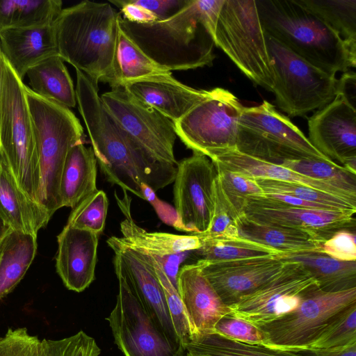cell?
Here are the masks:
<instances>
[{"label": "cell", "instance_id": "cell-1", "mask_svg": "<svg viewBox=\"0 0 356 356\" xmlns=\"http://www.w3.org/2000/svg\"><path fill=\"white\" fill-rule=\"evenodd\" d=\"M76 72L78 108L106 180L143 200H145V186L155 193L173 182L177 165L163 164L149 157L106 113L98 86L80 70Z\"/></svg>", "mask_w": 356, "mask_h": 356}, {"label": "cell", "instance_id": "cell-2", "mask_svg": "<svg viewBox=\"0 0 356 356\" xmlns=\"http://www.w3.org/2000/svg\"><path fill=\"white\" fill-rule=\"evenodd\" d=\"M223 2L189 0L170 18L146 24L129 22L120 14L118 24L147 56L169 71L211 66L215 26Z\"/></svg>", "mask_w": 356, "mask_h": 356}, {"label": "cell", "instance_id": "cell-3", "mask_svg": "<svg viewBox=\"0 0 356 356\" xmlns=\"http://www.w3.org/2000/svg\"><path fill=\"white\" fill-rule=\"evenodd\" d=\"M264 29L291 51L332 74L355 67L356 42L343 40L297 0H256Z\"/></svg>", "mask_w": 356, "mask_h": 356}, {"label": "cell", "instance_id": "cell-4", "mask_svg": "<svg viewBox=\"0 0 356 356\" xmlns=\"http://www.w3.org/2000/svg\"><path fill=\"white\" fill-rule=\"evenodd\" d=\"M119 15L108 3L86 0L63 8L53 24L58 56L97 86L111 70Z\"/></svg>", "mask_w": 356, "mask_h": 356}, {"label": "cell", "instance_id": "cell-5", "mask_svg": "<svg viewBox=\"0 0 356 356\" xmlns=\"http://www.w3.org/2000/svg\"><path fill=\"white\" fill-rule=\"evenodd\" d=\"M34 129L41 173L40 204L51 217L61 208L59 188L67 154L84 143L79 120L72 111L24 86Z\"/></svg>", "mask_w": 356, "mask_h": 356}, {"label": "cell", "instance_id": "cell-6", "mask_svg": "<svg viewBox=\"0 0 356 356\" xmlns=\"http://www.w3.org/2000/svg\"><path fill=\"white\" fill-rule=\"evenodd\" d=\"M24 86L23 81L3 56L0 103L1 152L19 186L30 198L40 204V161Z\"/></svg>", "mask_w": 356, "mask_h": 356}, {"label": "cell", "instance_id": "cell-7", "mask_svg": "<svg viewBox=\"0 0 356 356\" xmlns=\"http://www.w3.org/2000/svg\"><path fill=\"white\" fill-rule=\"evenodd\" d=\"M213 39L248 78L273 91L275 73L255 0H224Z\"/></svg>", "mask_w": 356, "mask_h": 356}, {"label": "cell", "instance_id": "cell-8", "mask_svg": "<svg viewBox=\"0 0 356 356\" xmlns=\"http://www.w3.org/2000/svg\"><path fill=\"white\" fill-rule=\"evenodd\" d=\"M235 148L277 165L302 159L335 163L316 149L289 118L267 101L256 106H244L238 122Z\"/></svg>", "mask_w": 356, "mask_h": 356}, {"label": "cell", "instance_id": "cell-9", "mask_svg": "<svg viewBox=\"0 0 356 356\" xmlns=\"http://www.w3.org/2000/svg\"><path fill=\"white\" fill-rule=\"evenodd\" d=\"M275 73L273 92L278 107L291 117L319 110L337 96L338 79L315 67L266 34Z\"/></svg>", "mask_w": 356, "mask_h": 356}, {"label": "cell", "instance_id": "cell-10", "mask_svg": "<svg viewBox=\"0 0 356 356\" xmlns=\"http://www.w3.org/2000/svg\"><path fill=\"white\" fill-rule=\"evenodd\" d=\"M355 303L356 288L325 292L314 285L302 294L295 309L260 327L268 335V347L301 352L339 312Z\"/></svg>", "mask_w": 356, "mask_h": 356}, {"label": "cell", "instance_id": "cell-11", "mask_svg": "<svg viewBox=\"0 0 356 356\" xmlns=\"http://www.w3.org/2000/svg\"><path fill=\"white\" fill-rule=\"evenodd\" d=\"M243 108L230 91L209 90L201 102L174 122L177 136L193 152L208 158L218 151L235 148Z\"/></svg>", "mask_w": 356, "mask_h": 356}, {"label": "cell", "instance_id": "cell-12", "mask_svg": "<svg viewBox=\"0 0 356 356\" xmlns=\"http://www.w3.org/2000/svg\"><path fill=\"white\" fill-rule=\"evenodd\" d=\"M102 106L120 128L154 161L177 165L174 122L123 88L100 95Z\"/></svg>", "mask_w": 356, "mask_h": 356}, {"label": "cell", "instance_id": "cell-13", "mask_svg": "<svg viewBox=\"0 0 356 356\" xmlns=\"http://www.w3.org/2000/svg\"><path fill=\"white\" fill-rule=\"evenodd\" d=\"M118 280L116 303L106 320L115 344L124 356H184L182 345L171 340L147 313L125 277Z\"/></svg>", "mask_w": 356, "mask_h": 356}, {"label": "cell", "instance_id": "cell-14", "mask_svg": "<svg viewBox=\"0 0 356 356\" xmlns=\"http://www.w3.org/2000/svg\"><path fill=\"white\" fill-rule=\"evenodd\" d=\"M216 175L214 164L204 154L193 152L178 162L173 190L177 229L192 235L208 230L213 213Z\"/></svg>", "mask_w": 356, "mask_h": 356}, {"label": "cell", "instance_id": "cell-15", "mask_svg": "<svg viewBox=\"0 0 356 356\" xmlns=\"http://www.w3.org/2000/svg\"><path fill=\"white\" fill-rule=\"evenodd\" d=\"M318 285L309 273L296 262H285L273 278L229 306V316L261 327L295 309L302 294Z\"/></svg>", "mask_w": 356, "mask_h": 356}, {"label": "cell", "instance_id": "cell-16", "mask_svg": "<svg viewBox=\"0 0 356 356\" xmlns=\"http://www.w3.org/2000/svg\"><path fill=\"white\" fill-rule=\"evenodd\" d=\"M356 212L303 208L261 195L249 197L243 214L264 224L306 230L325 240L342 229L355 230Z\"/></svg>", "mask_w": 356, "mask_h": 356}, {"label": "cell", "instance_id": "cell-17", "mask_svg": "<svg viewBox=\"0 0 356 356\" xmlns=\"http://www.w3.org/2000/svg\"><path fill=\"white\" fill-rule=\"evenodd\" d=\"M308 129L316 149L356 174V109L336 96L309 118Z\"/></svg>", "mask_w": 356, "mask_h": 356}, {"label": "cell", "instance_id": "cell-18", "mask_svg": "<svg viewBox=\"0 0 356 356\" xmlns=\"http://www.w3.org/2000/svg\"><path fill=\"white\" fill-rule=\"evenodd\" d=\"M107 244L114 252V266L125 277L147 313L173 341L181 343L174 329L161 285L149 264L120 237L111 236Z\"/></svg>", "mask_w": 356, "mask_h": 356}, {"label": "cell", "instance_id": "cell-19", "mask_svg": "<svg viewBox=\"0 0 356 356\" xmlns=\"http://www.w3.org/2000/svg\"><path fill=\"white\" fill-rule=\"evenodd\" d=\"M202 271L228 306L275 277L284 263L275 255L225 261L197 260Z\"/></svg>", "mask_w": 356, "mask_h": 356}, {"label": "cell", "instance_id": "cell-20", "mask_svg": "<svg viewBox=\"0 0 356 356\" xmlns=\"http://www.w3.org/2000/svg\"><path fill=\"white\" fill-rule=\"evenodd\" d=\"M177 282L189 324L190 342L213 334L217 323L229 316L231 309L204 275L198 261L182 266Z\"/></svg>", "mask_w": 356, "mask_h": 356}, {"label": "cell", "instance_id": "cell-21", "mask_svg": "<svg viewBox=\"0 0 356 356\" xmlns=\"http://www.w3.org/2000/svg\"><path fill=\"white\" fill-rule=\"evenodd\" d=\"M98 237L67 224L58 235L56 268L67 289L79 293L94 281Z\"/></svg>", "mask_w": 356, "mask_h": 356}, {"label": "cell", "instance_id": "cell-22", "mask_svg": "<svg viewBox=\"0 0 356 356\" xmlns=\"http://www.w3.org/2000/svg\"><path fill=\"white\" fill-rule=\"evenodd\" d=\"M123 88L173 122L182 118L208 93L207 90L184 85L172 74L135 81Z\"/></svg>", "mask_w": 356, "mask_h": 356}, {"label": "cell", "instance_id": "cell-23", "mask_svg": "<svg viewBox=\"0 0 356 356\" xmlns=\"http://www.w3.org/2000/svg\"><path fill=\"white\" fill-rule=\"evenodd\" d=\"M1 53L23 81L27 71L43 60L58 54L53 24L0 31Z\"/></svg>", "mask_w": 356, "mask_h": 356}, {"label": "cell", "instance_id": "cell-24", "mask_svg": "<svg viewBox=\"0 0 356 356\" xmlns=\"http://www.w3.org/2000/svg\"><path fill=\"white\" fill-rule=\"evenodd\" d=\"M118 204L124 216L120 222L121 240L131 248L159 259L195 251L201 246L197 235H178L166 232H148L138 226L131 213V199L127 191L120 199L117 195Z\"/></svg>", "mask_w": 356, "mask_h": 356}, {"label": "cell", "instance_id": "cell-25", "mask_svg": "<svg viewBox=\"0 0 356 356\" xmlns=\"http://www.w3.org/2000/svg\"><path fill=\"white\" fill-rule=\"evenodd\" d=\"M209 159L216 165L249 178L295 182L336 195L356 204V198L321 180L307 177L280 165L257 159L236 148L218 151Z\"/></svg>", "mask_w": 356, "mask_h": 356}, {"label": "cell", "instance_id": "cell-26", "mask_svg": "<svg viewBox=\"0 0 356 356\" xmlns=\"http://www.w3.org/2000/svg\"><path fill=\"white\" fill-rule=\"evenodd\" d=\"M0 217L13 230L35 236L51 218L42 204L22 190L6 163H0Z\"/></svg>", "mask_w": 356, "mask_h": 356}, {"label": "cell", "instance_id": "cell-27", "mask_svg": "<svg viewBox=\"0 0 356 356\" xmlns=\"http://www.w3.org/2000/svg\"><path fill=\"white\" fill-rule=\"evenodd\" d=\"M238 238L265 246L277 253L321 251L326 240L303 229L260 223L243 214L237 220Z\"/></svg>", "mask_w": 356, "mask_h": 356}, {"label": "cell", "instance_id": "cell-28", "mask_svg": "<svg viewBox=\"0 0 356 356\" xmlns=\"http://www.w3.org/2000/svg\"><path fill=\"white\" fill-rule=\"evenodd\" d=\"M97 190V160L93 150L84 143H78L69 151L63 166L59 188L61 208L74 209Z\"/></svg>", "mask_w": 356, "mask_h": 356}, {"label": "cell", "instance_id": "cell-29", "mask_svg": "<svg viewBox=\"0 0 356 356\" xmlns=\"http://www.w3.org/2000/svg\"><path fill=\"white\" fill-rule=\"evenodd\" d=\"M284 262L300 264L325 292H339L356 288V261H342L321 251L277 253Z\"/></svg>", "mask_w": 356, "mask_h": 356}, {"label": "cell", "instance_id": "cell-30", "mask_svg": "<svg viewBox=\"0 0 356 356\" xmlns=\"http://www.w3.org/2000/svg\"><path fill=\"white\" fill-rule=\"evenodd\" d=\"M172 74L147 56L124 33L118 24L111 70L104 83L112 89L142 80Z\"/></svg>", "mask_w": 356, "mask_h": 356}, {"label": "cell", "instance_id": "cell-31", "mask_svg": "<svg viewBox=\"0 0 356 356\" xmlns=\"http://www.w3.org/2000/svg\"><path fill=\"white\" fill-rule=\"evenodd\" d=\"M26 76L29 80V88L40 97L68 108L77 104L73 81L64 60L58 55L33 66Z\"/></svg>", "mask_w": 356, "mask_h": 356}, {"label": "cell", "instance_id": "cell-32", "mask_svg": "<svg viewBox=\"0 0 356 356\" xmlns=\"http://www.w3.org/2000/svg\"><path fill=\"white\" fill-rule=\"evenodd\" d=\"M37 250V236L11 230L0 245V300L22 280Z\"/></svg>", "mask_w": 356, "mask_h": 356}, {"label": "cell", "instance_id": "cell-33", "mask_svg": "<svg viewBox=\"0 0 356 356\" xmlns=\"http://www.w3.org/2000/svg\"><path fill=\"white\" fill-rule=\"evenodd\" d=\"M62 9L60 0H0V31L53 24Z\"/></svg>", "mask_w": 356, "mask_h": 356}, {"label": "cell", "instance_id": "cell-34", "mask_svg": "<svg viewBox=\"0 0 356 356\" xmlns=\"http://www.w3.org/2000/svg\"><path fill=\"white\" fill-rule=\"evenodd\" d=\"M186 350L210 356H309L302 353L243 343L215 333L190 342Z\"/></svg>", "mask_w": 356, "mask_h": 356}, {"label": "cell", "instance_id": "cell-35", "mask_svg": "<svg viewBox=\"0 0 356 356\" xmlns=\"http://www.w3.org/2000/svg\"><path fill=\"white\" fill-rule=\"evenodd\" d=\"M343 40L356 42V0H297Z\"/></svg>", "mask_w": 356, "mask_h": 356}, {"label": "cell", "instance_id": "cell-36", "mask_svg": "<svg viewBox=\"0 0 356 356\" xmlns=\"http://www.w3.org/2000/svg\"><path fill=\"white\" fill-rule=\"evenodd\" d=\"M280 165L307 177L321 180L356 198V174L341 165L315 159L287 161Z\"/></svg>", "mask_w": 356, "mask_h": 356}, {"label": "cell", "instance_id": "cell-37", "mask_svg": "<svg viewBox=\"0 0 356 356\" xmlns=\"http://www.w3.org/2000/svg\"><path fill=\"white\" fill-rule=\"evenodd\" d=\"M252 179L262 190L263 193L289 195L309 202L323 204L336 211L356 212L355 204L303 184L263 178Z\"/></svg>", "mask_w": 356, "mask_h": 356}, {"label": "cell", "instance_id": "cell-38", "mask_svg": "<svg viewBox=\"0 0 356 356\" xmlns=\"http://www.w3.org/2000/svg\"><path fill=\"white\" fill-rule=\"evenodd\" d=\"M200 240L201 246L195 251L201 257L200 259L209 261H225L277 254L273 250L239 238L227 240Z\"/></svg>", "mask_w": 356, "mask_h": 356}, {"label": "cell", "instance_id": "cell-39", "mask_svg": "<svg viewBox=\"0 0 356 356\" xmlns=\"http://www.w3.org/2000/svg\"><path fill=\"white\" fill-rule=\"evenodd\" d=\"M139 252L149 264L161 285L174 329L186 350L191 341V333L187 315L179 292L172 284L160 261L154 256Z\"/></svg>", "mask_w": 356, "mask_h": 356}, {"label": "cell", "instance_id": "cell-40", "mask_svg": "<svg viewBox=\"0 0 356 356\" xmlns=\"http://www.w3.org/2000/svg\"><path fill=\"white\" fill-rule=\"evenodd\" d=\"M355 343L356 303L339 312L307 350L333 349Z\"/></svg>", "mask_w": 356, "mask_h": 356}, {"label": "cell", "instance_id": "cell-41", "mask_svg": "<svg viewBox=\"0 0 356 356\" xmlns=\"http://www.w3.org/2000/svg\"><path fill=\"white\" fill-rule=\"evenodd\" d=\"M214 165L218 183L225 200L238 216H241L247 199L262 195V190L252 179L218 165Z\"/></svg>", "mask_w": 356, "mask_h": 356}, {"label": "cell", "instance_id": "cell-42", "mask_svg": "<svg viewBox=\"0 0 356 356\" xmlns=\"http://www.w3.org/2000/svg\"><path fill=\"white\" fill-rule=\"evenodd\" d=\"M108 207L106 193L97 190L72 209L67 225L99 234L105 226Z\"/></svg>", "mask_w": 356, "mask_h": 356}, {"label": "cell", "instance_id": "cell-43", "mask_svg": "<svg viewBox=\"0 0 356 356\" xmlns=\"http://www.w3.org/2000/svg\"><path fill=\"white\" fill-rule=\"evenodd\" d=\"M100 353L95 339L81 330L60 339L40 340L34 356H99Z\"/></svg>", "mask_w": 356, "mask_h": 356}, {"label": "cell", "instance_id": "cell-44", "mask_svg": "<svg viewBox=\"0 0 356 356\" xmlns=\"http://www.w3.org/2000/svg\"><path fill=\"white\" fill-rule=\"evenodd\" d=\"M238 218L225 200L216 177L214 208L211 224L206 232L197 236L200 239L238 238L237 227Z\"/></svg>", "mask_w": 356, "mask_h": 356}, {"label": "cell", "instance_id": "cell-45", "mask_svg": "<svg viewBox=\"0 0 356 356\" xmlns=\"http://www.w3.org/2000/svg\"><path fill=\"white\" fill-rule=\"evenodd\" d=\"M213 333L243 343L266 346L269 344L268 335L261 327L232 316L219 321L214 327Z\"/></svg>", "mask_w": 356, "mask_h": 356}, {"label": "cell", "instance_id": "cell-46", "mask_svg": "<svg viewBox=\"0 0 356 356\" xmlns=\"http://www.w3.org/2000/svg\"><path fill=\"white\" fill-rule=\"evenodd\" d=\"M39 341L26 327L9 328L0 338V356H34Z\"/></svg>", "mask_w": 356, "mask_h": 356}, {"label": "cell", "instance_id": "cell-47", "mask_svg": "<svg viewBox=\"0 0 356 356\" xmlns=\"http://www.w3.org/2000/svg\"><path fill=\"white\" fill-rule=\"evenodd\" d=\"M354 230L342 229L323 242L321 252L342 261H356V242Z\"/></svg>", "mask_w": 356, "mask_h": 356}, {"label": "cell", "instance_id": "cell-48", "mask_svg": "<svg viewBox=\"0 0 356 356\" xmlns=\"http://www.w3.org/2000/svg\"><path fill=\"white\" fill-rule=\"evenodd\" d=\"M154 13L158 20H165L181 10L189 0H130Z\"/></svg>", "mask_w": 356, "mask_h": 356}, {"label": "cell", "instance_id": "cell-49", "mask_svg": "<svg viewBox=\"0 0 356 356\" xmlns=\"http://www.w3.org/2000/svg\"><path fill=\"white\" fill-rule=\"evenodd\" d=\"M111 3L120 8L122 18L137 24H146L158 20L156 16L151 11L136 5L130 0L110 1Z\"/></svg>", "mask_w": 356, "mask_h": 356}, {"label": "cell", "instance_id": "cell-50", "mask_svg": "<svg viewBox=\"0 0 356 356\" xmlns=\"http://www.w3.org/2000/svg\"><path fill=\"white\" fill-rule=\"evenodd\" d=\"M337 96L356 109V75L354 72H346L338 79Z\"/></svg>", "mask_w": 356, "mask_h": 356}, {"label": "cell", "instance_id": "cell-51", "mask_svg": "<svg viewBox=\"0 0 356 356\" xmlns=\"http://www.w3.org/2000/svg\"><path fill=\"white\" fill-rule=\"evenodd\" d=\"M299 353L309 356H356V343L345 347L325 350H306Z\"/></svg>", "mask_w": 356, "mask_h": 356}, {"label": "cell", "instance_id": "cell-52", "mask_svg": "<svg viewBox=\"0 0 356 356\" xmlns=\"http://www.w3.org/2000/svg\"><path fill=\"white\" fill-rule=\"evenodd\" d=\"M11 230L10 227L0 217V245Z\"/></svg>", "mask_w": 356, "mask_h": 356}, {"label": "cell", "instance_id": "cell-53", "mask_svg": "<svg viewBox=\"0 0 356 356\" xmlns=\"http://www.w3.org/2000/svg\"><path fill=\"white\" fill-rule=\"evenodd\" d=\"M2 75H3V54L1 53V50L0 48V103L1 98V92H2ZM0 163H6L3 156V154L1 149L0 145Z\"/></svg>", "mask_w": 356, "mask_h": 356}, {"label": "cell", "instance_id": "cell-54", "mask_svg": "<svg viewBox=\"0 0 356 356\" xmlns=\"http://www.w3.org/2000/svg\"><path fill=\"white\" fill-rule=\"evenodd\" d=\"M186 356H210L205 354L195 353H187Z\"/></svg>", "mask_w": 356, "mask_h": 356}]
</instances>
